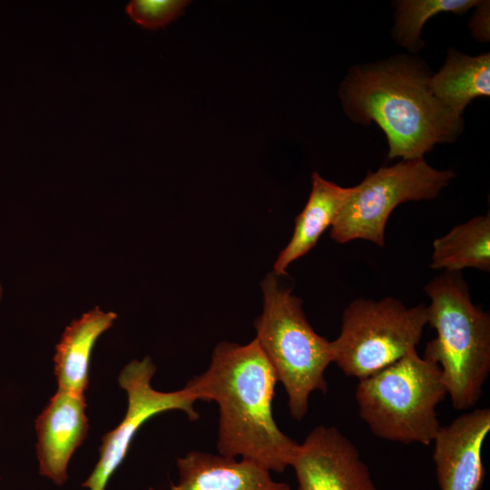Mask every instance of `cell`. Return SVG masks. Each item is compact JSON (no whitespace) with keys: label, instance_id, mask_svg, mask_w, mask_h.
I'll return each mask as SVG.
<instances>
[{"label":"cell","instance_id":"1","mask_svg":"<svg viewBox=\"0 0 490 490\" xmlns=\"http://www.w3.org/2000/svg\"><path fill=\"white\" fill-rule=\"evenodd\" d=\"M277 383L274 368L254 338L246 345L228 341L216 345L208 368L184 387L196 401L217 403L220 455L282 473L291 466L299 443L274 419Z\"/></svg>","mask_w":490,"mask_h":490},{"label":"cell","instance_id":"2","mask_svg":"<svg viewBox=\"0 0 490 490\" xmlns=\"http://www.w3.org/2000/svg\"><path fill=\"white\" fill-rule=\"evenodd\" d=\"M430 75L412 61L390 60L357 67L341 88L347 113L374 121L387 135L388 157L423 158L435 144L451 142L464 126L430 92Z\"/></svg>","mask_w":490,"mask_h":490},{"label":"cell","instance_id":"3","mask_svg":"<svg viewBox=\"0 0 490 490\" xmlns=\"http://www.w3.org/2000/svg\"><path fill=\"white\" fill-rule=\"evenodd\" d=\"M424 290L436 337L423 358L439 366L453 407L467 410L480 400L490 372L489 313L474 305L460 272L444 271Z\"/></svg>","mask_w":490,"mask_h":490},{"label":"cell","instance_id":"4","mask_svg":"<svg viewBox=\"0 0 490 490\" xmlns=\"http://www.w3.org/2000/svg\"><path fill=\"white\" fill-rule=\"evenodd\" d=\"M446 395L439 366L416 348L359 379L355 397L361 419L377 437L428 446L441 427L436 407Z\"/></svg>","mask_w":490,"mask_h":490},{"label":"cell","instance_id":"5","mask_svg":"<svg viewBox=\"0 0 490 490\" xmlns=\"http://www.w3.org/2000/svg\"><path fill=\"white\" fill-rule=\"evenodd\" d=\"M277 277L270 272L260 282L263 310L254 322L255 338L285 388L290 416L301 421L310 395L328 391L325 371L332 363L331 341L313 329L302 300Z\"/></svg>","mask_w":490,"mask_h":490},{"label":"cell","instance_id":"6","mask_svg":"<svg viewBox=\"0 0 490 490\" xmlns=\"http://www.w3.org/2000/svg\"><path fill=\"white\" fill-rule=\"evenodd\" d=\"M427 306L407 308L400 300L357 299L342 315L331 341L332 363L349 377H368L416 349L427 325Z\"/></svg>","mask_w":490,"mask_h":490},{"label":"cell","instance_id":"7","mask_svg":"<svg viewBox=\"0 0 490 490\" xmlns=\"http://www.w3.org/2000/svg\"><path fill=\"white\" fill-rule=\"evenodd\" d=\"M452 171H439L423 158L368 172L330 226V237L343 244L366 240L385 246L386 225L400 203L436 198L454 179Z\"/></svg>","mask_w":490,"mask_h":490},{"label":"cell","instance_id":"8","mask_svg":"<svg viewBox=\"0 0 490 490\" xmlns=\"http://www.w3.org/2000/svg\"><path fill=\"white\" fill-rule=\"evenodd\" d=\"M156 366L150 356L133 359L121 370L118 383L127 396L124 417L102 437L99 459L82 486L89 490H105L109 480L126 457L139 429L152 417L172 410L182 411L189 420L200 418L194 408L196 399L184 387L162 392L152 386Z\"/></svg>","mask_w":490,"mask_h":490},{"label":"cell","instance_id":"9","mask_svg":"<svg viewBox=\"0 0 490 490\" xmlns=\"http://www.w3.org/2000/svg\"><path fill=\"white\" fill-rule=\"evenodd\" d=\"M290 466L297 490H378L356 446L335 426L313 428Z\"/></svg>","mask_w":490,"mask_h":490},{"label":"cell","instance_id":"10","mask_svg":"<svg viewBox=\"0 0 490 490\" xmlns=\"http://www.w3.org/2000/svg\"><path fill=\"white\" fill-rule=\"evenodd\" d=\"M490 431V409L475 408L441 426L433 443L440 490H480L485 467L482 446Z\"/></svg>","mask_w":490,"mask_h":490},{"label":"cell","instance_id":"11","mask_svg":"<svg viewBox=\"0 0 490 490\" xmlns=\"http://www.w3.org/2000/svg\"><path fill=\"white\" fill-rule=\"evenodd\" d=\"M86 406L85 395L58 388L35 419L39 474L56 485L68 480L71 457L87 436Z\"/></svg>","mask_w":490,"mask_h":490},{"label":"cell","instance_id":"12","mask_svg":"<svg viewBox=\"0 0 490 490\" xmlns=\"http://www.w3.org/2000/svg\"><path fill=\"white\" fill-rule=\"evenodd\" d=\"M176 466L178 482L168 490H290L263 466L220 454L190 451L176 459Z\"/></svg>","mask_w":490,"mask_h":490},{"label":"cell","instance_id":"13","mask_svg":"<svg viewBox=\"0 0 490 490\" xmlns=\"http://www.w3.org/2000/svg\"><path fill=\"white\" fill-rule=\"evenodd\" d=\"M117 318L113 311L95 307L74 319L55 346L54 374L58 388L85 395L93 348Z\"/></svg>","mask_w":490,"mask_h":490},{"label":"cell","instance_id":"14","mask_svg":"<svg viewBox=\"0 0 490 490\" xmlns=\"http://www.w3.org/2000/svg\"><path fill=\"white\" fill-rule=\"evenodd\" d=\"M312 188L302 211L295 219L292 237L274 263L277 276L286 274L287 268L315 247L328 227L352 195L355 187H341L313 172Z\"/></svg>","mask_w":490,"mask_h":490},{"label":"cell","instance_id":"15","mask_svg":"<svg viewBox=\"0 0 490 490\" xmlns=\"http://www.w3.org/2000/svg\"><path fill=\"white\" fill-rule=\"evenodd\" d=\"M428 87L444 106L461 116L470 101L490 93L489 54L470 56L449 51L443 67L429 77Z\"/></svg>","mask_w":490,"mask_h":490},{"label":"cell","instance_id":"16","mask_svg":"<svg viewBox=\"0 0 490 490\" xmlns=\"http://www.w3.org/2000/svg\"><path fill=\"white\" fill-rule=\"evenodd\" d=\"M431 268L460 272L466 268L490 271V215L458 224L433 242Z\"/></svg>","mask_w":490,"mask_h":490},{"label":"cell","instance_id":"17","mask_svg":"<svg viewBox=\"0 0 490 490\" xmlns=\"http://www.w3.org/2000/svg\"><path fill=\"white\" fill-rule=\"evenodd\" d=\"M475 0H404L397 4L395 34L412 52L422 46L421 30L432 16L444 12L463 14L475 6Z\"/></svg>","mask_w":490,"mask_h":490},{"label":"cell","instance_id":"18","mask_svg":"<svg viewBox=\"0 0 490 490\" xmlns=\"http://www.w3.org/2000/svg\"><path fill=\"white\" fill-rule=\"evenodd\" d=\"M190 3L186 0H132L125 10L135 24L155 30L177 19Z\"/></svg>","mask_w":490,"mask_h":490},{"label":"cell","instance_id":"19","mask_svg":"<svg viewBox=\"0 0 490 490\" xmlns=\"http://www.w3.org/2000/svg\"><path fill=\"white\" fill-rule=\"evenodd\" d=\"M478 9L475 13L471 28L477 39L487 41L489 38V10L488 2H481L476 5Z\"/></svg>","mask_w":490,"mask_h":490},{"label":"cell","instance_id":"20","mask_svg":"<svg viewBox=\"0 0 490 490\" xmlns=\"http://www.w3.org/2000/svg\"><path fill=\"white\" fill-rule=\"evenodd\" d=\"M2 297H3V287H2V285L0 283V302L2 300Z\"/></svg>","mask_w":490,"mask_h":490}]
</instances>
